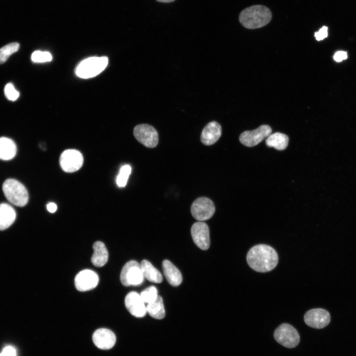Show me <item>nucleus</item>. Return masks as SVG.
Listing matches in <instances>:
<instances>
[{
	"mask_svg": "<svg viewBox=\"0 0 356 356\" xmlns=\"http://www.w3.org/2000/svg\"><path fill=\"white\" fill-rule=\"evenodd\" d=\"M98 281L99 277L96 272L90 269H85L76 275L75 285L78 291L84 292L94 288Z\"/></svg>",
	"mask_w": 356,
	"mask_h": 356,
	"instance_id": "ddd939ff",
	"label": "nucleus"
},
{
	"mask_svg": "<svg viewBox=\"0 0 356 356\" xmlns=\"http://www.w3.org/2000/svg\"><path fill=\"white\" fill-rule=\"evenodd\" d=\"M215 212V207L213 202L205 197L197 198L191 206L192 216L200 222L210 219L214 215Z\"/></svg>",
	"mask_w": 356,
	"mask_h": 356,
	"instance_id": "0eeeda50",
	"label": "nucleus"
},
{
	"mask_svg": "<svg viewBox=\"0 0 356 356\" xmlns=\"http://www.w3.org/2000/svg\"><path fill=\"white\" fill-rule=\"evenodd\" d=\"M93 253L91 258L92 264L95 267L103 266L107 262L108 253L105 244L101 241H96L92 246Z\"/></svg>",
	"mask_w": 356,
	"mask_h": 356,
	"instance_id": "a211bd4d",
	"label": "nucleus"
},
{
	"mask_svg": "<svg viewBox=\"0 0 356 356\" xmlns=\"http://www.w3.org/2000/svg\"><path fill=\"white\" fill-rule=\"evenodd\" d=\"M246 260L248 265L253 270L266 272L276 267L278 257L276 251L270 246L258 244L249 250Z\"/></svg>",
	"mask_w": 356,
	"mask_h": 356,
	"instance_id": "f257e3e1",
	"label": "nucleus"
},
{
	"mask_svg": "<svg viewBox=\"0 0 356 356\" xmlns=\"http://www.w3.org/2000/svg\"><path fill=\"white\" fill-rule=\"evenodd\" d=\"M134 135L138 142L147 147L154 148L158 144V132L153 127L148 124L136 125L134 129Z\"/></svg>",
	"mask_w": 356,
	"mask_h": 356,
	"instance_id": "6e6552de",
	"label": "nucleus"
},
{
	"mask_svg": "<svg viewBox=\"0 0 356 356\" xmlns=\"http://www.w3.org/2000/svg\"><path fill=\"white\" fill-rule=\"evenodd\" d=\"M116 336L114 333L107 328L97 329L92 335L94 345L102 350L112 348L116 343Z\"/></svg>",
	"mask_w": 356,
	"mask_h": 356,
	"instance_id": "2eb2a0df",
	"label": "nucleus"
},
{
	"mask_svg": "<svg viewBox=\"0 0 356 356\" xmlns=\"http://www.w3.org/2000/svg\"><path fill=\"white\" fill-rule=\"evenodd\" d=\"M348 57L347 53L344 51H338L334 55V59L337 62H341Z\"/></svg>",
	"mask_w": 356,
	"mask_h": 356,
	"instance_id": "7c9ffc66",
	"label": "nucleus"
},
{
	"mask_svg": "<svg viewBox=\"0 0 356 356\" xmlns=\"http://www.w3.org/2000/svg\"><path fill=\"white\" fill-rule=\"evenodd\" d=\"M156 0L159 2H160L168 3V2H173V1H175V0Z\"/></svg>",
	"mask_w": 356,
	"mask_h": 356,
	"instance_id": "473e14b6",
	"label": "nucleus"
},
{
	"mask_svg": "<svg viewBox=\"0 0 356 356\" xmlns=\"http://www.w3.org/2000/svg\"><path fill=\"white\" fill-rule=\"evenodd\" d=\"M125 306L129 312L136 317H142L146 313V308L140 294L132 291L129 293L125 299Z\"/></svg>",
	"mask_w": 356,
	"mask_h": 356,
	"instance_id": "4468645a",
	"label": "nucleus"
},
{
	"mask_svg": "<svg viewBox=\"0 0 356 356\" xmlns=\"http://www.w3.org/2000/svg\"><path fill=\"white\" fill-rule=\"evenodd\" d=\"M2 191L7 200L15 206L23 207L28 203L29 196L26 188L15 179L5 180L2 184Z\"/></svg>",
	"mask_w": 356,
	"mask_h": 356,
	"instance_id": "7ed1b4c3",
	"label": "nucleus"
},
{
	"mask_svg": "<svg viewBox=\"0 0 356 356\" xmlns=\"http://www.w3.org/2000/svg\"><path fill=\"white\" fill-rule=\"evenodd\" d=\"M271 132L272 129L270 126L263 125L255 130L244 132L240 134L239 140L246 146L253 147L268 137Z\"/></svg>",
	"mask_w": 356,
	"mask_h": 356,
	"instance_id": "9d476101",
	"label": "nucleus"
},
{
	"mask_svg": "<svg viewBox=\"0 0 356 356\" xmlns=\"http://www.w3.org/2000/svg\"><path fill=\"white\" fill-rule=\"evenodd\" d=\"M272 17L270 9L261 5H255L244 9L240 13L239 20L244 27L254 29L268 24Z\"/></svg>",
	"mask_w": 356,
	"mask_h": 356,
	"instance_id": "f03ea898",
	"label": "nucleus"
},
{
	"mask_svg": "<svg viewBox=\"0 0 356 356\" xmlns=\"http://www.w3.org/2000/svg\"><path fill=\"white\" fill-rule=\"evenodd\" d=\"M191 234L194 243L200 249L207 250L210 245L209 228L204 222H195L191 228Z\"/></svg>",
	"mask_w": 356,
	"mask_h": 356,
	"instance_id": "f8f14e48",
	"label": "nucleus"
},
{
	"mask_svg": "<svg viewBox=\"0 0 356 356\" xmlns=\"http://www.w3.org/2000/svg\"><path fill=\"white\" fill-rule=\"evenodd\" d=\"M140 265L144 278L153 283H159L162 282V274L150 262L143 260Z\"/></svg>",
	"mask_w": 356,
	"mask_h": 356,
	"instance_id": "412c9836",
	"label": "nucleus"
},
{
	"mask_svg": "<svg viewBox=\"0 0 356 356\" xmlns=\"http://www.w3.org/2000/svg\"><path fill=\"white\" fill-rule=\"evenodd\" d=\"M16 212L13 208L7 203L0 204V230L8 228L15 221Z\"/></svg>",
	"mask_w": 356,
	"mask_h": 356,
	"instance_id": "6ab92c4d",
	"label": "nucleus"
},
{
	"mask_svg": "<svg viewBox=\"0 0 356 356\" xmlns=\"http://www.w3.org/2000/svg\"><path fill=\"white\" fill-rule=\"evenodd\" d=\"M288 142V136L279 132L271 134L266 140V144L267 147H273L278 150H283L286 149Z\"/></svg>",
	"mask_w": 356,
	"mask_h": 356,
	"instance_id": "4be33fe9",
	"label": "nucleus"
},
{
	"mask_svg": "<svg viewBox=\"0 0 356 356\" xmlns=\"http://www.w3.org/2000/svg\"><path fill=\"white\" fill-rule=\"evenodd\" d=\"M83 162L84 158L82 153L79 151L73 149L64 151L59 159L61 169L67 173H73L79 170L82 167Z\"/></svg>",
	"mask_w": 356,
	"mask_h": 356,
	"instance_id": "1a4fd4ad",
	"label": "nucleus"
},
{
	"mask_svg": "<svg viewBox=\"0 0 356 356\" xmlns=\"http://www.w3.org/2000/svg\"><path fill=\"white\" fill-rule=\"evenodd\" d=\"M17 152L16 145L10 138L0 137V159L9 160L13 158Z\"/></svg>",
	"mask_w": 356,
	"mask_h": 356,
	"instance_id": "aec40b11",
	"label": "nucleus"
},
{
	"mask_svg": "<svg viewBox=\"0 0 356 356\" xmlns=\"http://www.w3.org/2000/svg\"><path fill=\"white\" fill-rule=\"evenodd\" d=\"M275 341L287 348L296 347L300 342V337L297 330L288 323L280 324L273 334Z\"/></svg>",
	"mask_w": 356,
	"mask_h": 356,
	"instance_id": "423d86ee",
	"label": "nucleus"
},
{
	"mask_svg": "<svg viewBox=\"0 0 356 356\" xmlns=\"http://www.w3.org/2000/svg\"><path fill=\"white\" fill-rule=\"evenodd\" d=\"M222 134L221 125L216 121L208 123L203 129L201 134V141L206 145H211L216 143Z\"/></svg>",
	"mask_w": 356,
	"mask_h": 356,
	"instance_id": "dca6fc26",
	"label": "nucleus"
},
{
	"mask_svg": "<svg viewBox=\"0 0 356 356\" xmlns=\"http://www.w3.org/2000/svg\"><path fill=\"white\" fill-rule=\"evenodd\" d=\"M131 172L132 168L129 165L126 164L121 167L116 178V183L119 187H122L126 185Z\"/></svg>",
	"mask_w": 356,
	"mask_h": 356,
	"instance_id": "393cba45",
	"label": "nucleus"
},
{
	"mask_svg": "<svg viewBox=\"0 0 356 356\" xmlns=\"http://www.w3.org/2000/svg\"><path fill=\"white\" fill-rule=\"evenodd\" d=\"M108 59L106 56L90 57L82 61L75 70L76 75L83 79L94 77L106 67Z\"/></svg>",
	"mask_w": 356,
	"mask_h": 356,
	"instance_id": "20e7f679",
	"label": "nucleus"
},
{
	"mask_svg": "<svg viewBox=\"0 0 356 356\" xmlns=\"http://www.w3.org/2000/svg\"><path fill=\"white\" fill-rule=\"evenodd\" d=\"M52 58L51 54L47 51L37 50L33 52L31 55L32 61L36 63L49 62Z\"/></svg>",
	"mask_w": 356,
	"mask_h": 356,
	"instance_id": "bb28decb",
	"label": "nucleus"
},
{
	"mask_svg": "<svg viewBox=\"0 0 356 356\" xmlns=\"http://www.w3.org/2000/svg\"><path fill=\"white\" fill-rule=\"evenodd\" d=\"M4 91L6 97L10 101H15L19 96V92L11 83H8L6 85Z\"/></svg>",
	"mask_w": 356,
	"mask_h": 356,
	"instance_id": "cd10ccee",
	"label": "nucleus"
},
{
	"mask_svg": "<svg viewBox=\"0 0 356 356\" xmlns=\"http://www.w3.org/2000/svg\"><path fill=\"white\" fill-rule=\"evenodd\" d=\"M328 36V27L323 26L318 31L314 33V37L317 41H319L323 40Z\"/></svg>",
	"mask_w": 356,
	"mask_h": 356,
	"instance_id": "c85d7f7f",
	"label": "nucleus"
},
{
	"mask_svg": "<svg viewBox=\"0 0 356 356\" xmlns=\"http://www.w3.org/2000/svg\"><path fill=\"white\" fill-rule=\"evenodd\" d=\"M140 295L144 303L147 304L154 302L159 295L157 288L151 286L143 290Z\"/></svg>",
	"mask_w": 356,
	"mask_h": 356,
	"instance_id": "a878e982",
	"label": "nucleus"
},
{
	"mask_svg": "<svg viewBox=\"0 0 356 356\" xmlns=\"http://www.w3.org/2000/svg\"><path fill=\"white\" fill-rule=\"evenodd\" d=\"M47 210L50 213H54L57 210V206L53 202H50L47 204Z\"/></svg>",
	"mask_w": 356,
	"mask_h": 356,
	"instance_id": "2f4dec72",
	"label": "nucleus"
},
{
	"mask_svg": "<svg viewBox=\"0 0 356 356\" xmlns=\"http://www.w3.org/2000/svg\"><path fill=\"white\" fill-rule=\"evenodd\" d=\"M304 321L307 325L311 327L321 329L329 323L330 315L328 311L323 309H313L306 312Z\"/></svg>",
	"mask_w": 356,
	"mask_h": 356,
	"instance_id": "9b49d317",
	"label": "nucleus"
},
{
	"mask_svg": "<svg viewBox=\"0 0 356 356\" xmlns=\"http://www.w3.org/2000/svg\"><path fill=\"white\" fill-rule=\"evenodd\" d=\"M0 356H16V351L12 346H7L3 348Z\"/></svg>",
	"mask_w": 356,
	"mask_h": 356,
	"instance_id": "c756f323",
	"label": "nucleus"
},
{
	"mask_svg": "<svg viewBox=\"0 0 356 356\" xmlns=\"http://www.w3.org/2000/svg\"><path fill=\"white\" fill-rule=\"evenodd\" d=\"M144 278L140 264L134 260L126 263L121 271L120 281L125 286L140 285Z\"/></svg>",
	"mask_w": 356,
	"mask_h": 356,
	"instance_id": "39448f33",
	"label": "nucleus"
},
{
	"mask_svg": "<svg viewBox=\"0 0 356 356\" xmlns=\"http://www.w3.org/2000/svg\"><path fill=\"white\" fill-rule=\"evenodd\" d=\"M162 268L164 275L170 284L173 286H178L181 284L182 281L181 273L170 261L164 260Z\"/></svg>",
	"mask_w": 356,
	"mask_h": 356,
	"instance_id": "f3484780",
	"label": "nucleus"
},
{
	"mask_svg": "<svg viewBox=\"0 0 356 356\" xmlns=\"http://www.w3.org/2000/svg\"><path fill=\"white\" fill-rule=\"evenodd\" d=\"M19 46L18 43H11L0 48V64L5 62L11 55L17 52L19 48Z\"/></svg>",
	"mask_w": 356,
	"mask_h": 356,
	"instance_id": "b1692460",
	"label": "nucleus"
},
{
	"mask_svg": "<svg viewBox=\"0 0 356 356\" xmlns=\"http://www.w3.org/2000/svg\"><path fill=\"white\" fill-rule=\"evenodd\" d=\"M146 308L147 313L154 318L161 319L165 316L163 299L159 295L154 302L147 304Z\"/></svg>",
	"mask_w": 356,
	"mask_h": 356,
	"instance_id": "5701e85b",
	"label": "nucleus"
}]
</instances>
